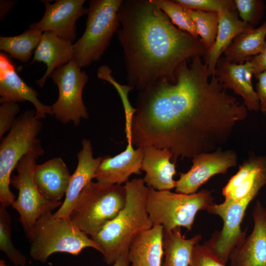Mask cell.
Instances as JSON below:
<instances>
[{"instance_id": "obj_22", "label": "cell", "mask_w": 266, "mask_h": 266, "mask_svg": "<svg viewBox=\"0 0 266 266\" xmlns=\"http://www.w3.org/2000/svg\"><path fill=\"white\" fill-rule=\"evenodd\" d=\"M219 23L215 42L204 57L209 75H214L217 63L232 40L240 33L250 30L253 27L239 19L237 11L223 9L218 12Z\"/></svg>"}, {"instance_id": "obj_9", "label": "cell", "mask_w": 266, "mask_h": 266, "mask_svg": "<svg viewBox=\"0 0 266 266\" xmlns=\"http://www.w3.org/2000/svg\"><path fill=\"white\" fill-rule=\"evenodd\" d=\"M38 157L33 153L25 155L16 166L17 174L11 178V184L18 193L12 206L19 215V221L28 238L37 219L60 207L63 203L48 200L39 192L33 177Z\"/></svg>"}, {"instance_id": "obj_5", "label": "cell", "mask_w": 266, "mask_h": 266, "mask_svg": "<svg viewBox=\"0 0 266 266\" xmlns=\"http://www.w3.org/2000/svg\"><path fill=\"white\" fill-rule=\"evenodd\" d=\"M28 239L30 256L43 263L55 253L77 256L88 247L102 252L100 246L74 226L69 218L55 217L52 212L37 219Z\"/></svg>"}, {"instance_id": "obj_30", "label": "cell", "mask_w": 266, "mask_h": 266, "mask_svg": "<svg viewBox=\"0 0 266 266\" xmlns=\"http://www.w3.org/2000/svg\"><path fill=\"white\" fill-rule=\"evenodd\" d=\"M236 10L244 22L254 27L262 18L264 2L261 0H234Z\"/></svg>"}, {"instance_id": "obj_20", "label": "cell", "mask_w": 266, "mask_h": 266, "mask_svg": "<svg viewBox=\"0 0 266 266\" xmlns=\"http://www.w3.org/2000/svg\"><path fill=\"white\" fill-rule=\"evenodd\" d=\"M73 55L72 42L59 37L51 32H44L34 51L32 63L42 62L47 66V69L44 75L35 83L42 88L52 72L73 60Z\"/></svg>"}, {"instance_id": "obj_6", "label": "cell", "mask_w": 266, "mask_h": 266, "mask_svg": "<svg viewBox=\"0 0 266 266\" xmlns=\"http://www.w3.org/2000/svg\"><path fill=\"white\" fill-rule=\"evenodd\" d=\"M126 198L124 185L91 181L80 193L69 218L92 238L124 208Z\"/></svg>"}, {"instance_id": "obj_13", "label": "cell", "mask_w": 266, "mask_h": 266, "mask_svg": "<svg viewBox=\"0 0 266 266\" xmlns=\"http://www.w3.org/2000/svg\"><path fill=\"white\" fill-rule=\"evenodd\" d=\"M252 216L253 229L233 251L230 266H266V212L259 200Z\"/></svg>"}, {"instance_id": "obj_35", "label": "cell", "mask_w": 266, "mask_h": 266, "mask_svg": "<svg viewBox=\"0 0 266 266\" xmlns=\"http://www.w3.org/2000/svg\"><path fill=\"white\" fill-rule=\"evenodd\" d=\"M249 61L255 77L259 74L266 71V47L261 53L251 58Z\"/></svg>"}, {"instance_id": "obj_18", "label": "cell", "mask_w": 266, "mask_h": 266, "mask_svg": "<svg viewBox=\"0 0 266 266\" xmlns=\"http://www.w3.org/2000/svg\"><path fill=\"white\" fill-rule=\"evenodd\" d=\"M142 157V148L134 149L132 143L128 142L126 149L120 154L103 157L94 178L105 185L126 183L132 174L141 173Z\"/></svg>"}, {"instance_id": "obj_37", "label": "cell", "mask_w": 266, "mask_h": 266, "mask_svg": "<svg viewBox=\"0 0 266 266\" xmlns=\"http://www.w3.org/2000/svg\"><path fill=\"white\" fill-rule=\"evenodd\" d=\"M129 265L128 252H127L118 258L112 266H129Z\"/></svg>"}, {"instance_id": "obj_16", "label": "cell", "mask_w": 266, "mask_h": 266, "mask_svg": "<svg viewBox=\"0 0 266 266\" xmlns=\"http://www.w3.org/2000/svg\"><path fill=\"white\" fill-rule=\"evenodd\" d=\"M82 148L77 154L76 168L71 176L65 199L55 217L69 218L76 200L82 190L95 178L96 171L103 157L94 158L93 149L90 140L84 138Z\"/></svg>"}, {"instance_id": "obj_3", "label": "cell", "mask_w": 266, "mask_h": 266, "mask_svg": "<svg viewBox=\"0 0 266 266\" xmlns=\"http://www.w3.org/2000/svg\"><path fill=\"white\" fill-rule=\"evenodd\" d=\"M124 186L127 198L124 208L91 238L101 247L103 260L108 265L129 251L135 237L153 226L146 208L148 187L143 179H133Z\"/></svg>"}, {"instance_id": "obj_8", "label": "cell", "mask_w": 266, "mask_h": 266, "mask_svg": "<svg viewBox=\"0 0 266 266\" xmlns=\"http://www.w3.org/2000/svg\"><path fill=\"white\" fill-rule=\"evenodd\" d=\"M123 1H89L85 31L73 44V60L80 68L101 59L120 26L118 11Z\"/></svg>"}, {"instance_id": "obj_23", "label": "cell", "mask_w": 266, "mask_h": 266, "mask_svg": "<svg viewBox=\"0 0 266 266\" xmlns=\"http://www.w3.org/2000/svg\"><path fill=\"white\" fill-rule=\"evenodd\" d=\"M163 227H153L135 237L128 251L129 266H162Z\"/></svg>"}, {"instance_id": "obj_38", "label": "cell", "mask_w": 266, "mask_h": 266, "mask_svg": "<svg viewBox=\"0 0 266 266\" xmlns=\"http://www.w3.org/2000/svg\"><path fill=\"white\" fill-rule=\"evenodd\" d=\"M0 266H10L6 265L5 264V261L1 259L0 260Z\"/></svg>"}, {"instance_id": "obj_36", "label": "cell", "mask_w": 266, "mask_h": 266, "mask_svg": "<svg viewBox=\"0 0 266 266\" xmlns=\"http://www.w3.org/2000/svg\"><path fill=\"white\" fill-rule=\"evenodd\" d=\"M14 1L0 0V19L9 12L15 3Z\"/></svg>"}, {"instance_id": "obj_31", "label": "cell", "mask_w": 266, "mask_h": 266, "mask_svg": "<svg viewBox=\"0 0 266 266\" xmlns=\"http://www.w3.org/2000/svg\"><path fill=\"white\" fill-rule=\"evenodd\" d=\"M184 7L203 12H216L227 9L237 11L234 0H173Z\"/></svg>"}, {"instance_id": "obj_33", "label": "cell", "mask_w": 266, "mask_h": 266, "mask_svg": "<svg viewBox=\"0 0 266 266\" xmlns=\"http://www.w3.org/2000/svg\"><path fill=\"white\" fill-rule=\"evenodd\" d=\"M0 106V138L9 131L16 119V115L20 112V106L17 103L6 102L1 103Z\"/></svg>"}, {"instance_id": "obj_25", "label": "cell", "mask_w": 266, "mask_h": 266, "mask_svg": "<svg viewBox=\"0 0 266 266\" xmlns=\"http://www.w3.org/2000/svg\"><path fill=\"white\" fill-rule=\"evenodd\" d=\"M201 238L198 234L187 239L182 234L181 228L170 231L163 230L164 261L162 266H189L193 248Z\"/></svg>"}, {"instance_id": "obj_2", "label": "cell", "mask_w": 266, "mask_h": 266, "mask_svg": "<svg viewBox=\"0 0 266 266\" xmlns=\"http://www.w3.org/2000/svg\"><path fill=\"white\" fill-rule=\"evenodd\" d=\"M118 16L127 82L138 91L164 78L174 82L181 63L206 54L200 39L174 26L152 0H123Z\"/></svg>"}, {"instance_id": "obj_19", "label": "cell", "mask_w": 266, "mask_h": 266, "mask_svg": "<svg viewBox=\"0 0 266 266\" xmlns=\"http://www.w3.org/2000/svg\"><path fill=\"white\" fill-rule=\"evenodd\" d=\"M71 176L60 157L36 164L33 172L34 181L41 195L46 200L55 202L60 201L66 195Z\"/></svg>"}, {"instance_id": "obj_32", "label": "cell", "mask_w": 266, "mask_h": 266, "mask_svg": "<svg viewBox=\"0 0 266 266\" xmlns=\"http://www.w3.org/2000/svg\"><path fill=\"white\" fill-rule=\"evenodd\" d=\"M226 263L205 243L196 244L189 266H226Z\"/></svg>"}, {"instance_id": "obj_12", "label": "cell", "mask_w": 266, "mask_h": 266, "mask_svg": "<svg viewBox=\"0 0 266 266\" xmlns=\"http://www.w3.org/2000/svg\"><path fill=\"white\" fill-rule=\"evenodd\" d=\"M45 11L41 20L29 26V28L49 31L59 37L73 42L76 38L77 20L85 14V0H57L51 4L42 0Z\"/></svg>"}, {"instance_id": "obj_4", "label": "cell", "mask_w": 266, "mask_h": 266, "mask_svg": "<svg viewBox=\"0 0 266 266\" xmlns=\"http://www.w3.org/2000/svg\"><path fill=\"white\" fill-rule=\"evenodd\" d=\"M42 128V122L35 117V110H27L17 117L7 135L0 139V205L6 207L15 200V196L9 187L11 174L21 159L29 153L39 157L44 154L37 137Z\"/></svg>"}, {"instance_id": "obj_15", "label": "cell", "mask_w": 266, "mask_h": 266, "mask_svg": "<svg viewBox=\"0 0 266 266\" xmlns=\"http://www.w3.org/2000/svg\"><path fill=\"white\" fill-rule=\"evenodd\" d=\"M214 75L225 89L233 90L242 98L243 104L248 111L260 110L259 101L252 85L254 74L249 60L237 64L221 57L217 63Z\"/></svg>"}, {"instance_id": "obj_21", "label": "cell", "mask_w": 266, "mask_h": 266, "mask_svg": "<svg viewBox=\"0 0 266 266\" xmlns=\"http://www.w3.org/2000/svg\"><path fill=\"white\" fill-rule=\"evenodd\" d=\"M248 167L243 179L228 195L224 197L223 202L210 205L207 211L217 214L232 203L250 195L257 196L259 191L266 185V155H251L247 158Z\"/></svg>"}, {"instance_id": "obj_39", "label": "cell", "mask_w": 266, "mask_h": 266, "mask_svg": "<svg viewBox=\"0 0 266 266\" xmlns=\"http://www.w3.org/2000/svg\"><path fill=\"white\" fill-rule=\"evenodd\" d=\"M264 207H265V211H266V201L265 206H264Z\"/></svg>"}, {"instance_id": "obj_34", "label": "cell", "mask_w": 266, "mask_h": 266, "mask_svg": "<svg viewBox=\"0 0 266 266\" xmlns=\"http://www.w3.org/2000/svg\"><path fill=\"white\" fill-rule=\"evenodd\" d=\"M256 78L258 79L256 93L260 103V110L266 116V71L263 72Z\"/></svg>"}, {"instance_id": "obj_1", "label": "cell", "mask_w": 266, "mask_h": 266, "mask_svg": "<svg viewBox=\"0 0 266 266\" xmlns=\"http://www.w3.org/2000/svg\"><path fill=\"white\" fill-rule=\"evenodd\" d=\"M209 77L197 56L179 65L174 82L164 78L138 91L128 142L167 149L174 163L221 148L248 110L215 75Z\"/></svg>"}, {"instance_id": "obj_17", "label": "cell", "mask_w": 266, "mask_h": 266, "mask_svg": "<svg viewBox=\"0 0 266 266\" xmlns=\"http://www.w3.org/2000/svg\"><path fill=\"white\" fill-rule=\"evenodd\" d=\"M142 148L143 157L141 170L145 172L143 178L147 186L157 191H170L175 188V165L171 162L172 154L166 148L160 149L153 145Z\"/></svg>"}, {"instance_id": "obj_7", "label": "cell", "mask_w": 266, "mask_h": 266, "mask_svg": "<svg viewBox=\"0 0 266 266\" xmlns=\"http://www.w3.org/2000/svg\"><path fill=\"white\" fill-rule=\"evenodd\" d=\"M214 199L208 190L186 194L148 187L146 208L153 225H161L166 231L181 227L190 231L197 213L207 210Z\"/></svg>"}, {"instance_id": "obj_26", "label": "cell", "mask_w": 266, "mask_h": 266, "mask_svg": "<svg viewBox=\"0 0 266 266\" xmlns=\"http://www.w3.org/2000/svg\"><path fill=\"white\" fill-rule=\"evenodd\" d=\"M42 31L37 29H27L20 35L14 36H0V49L21 62H27L38 45Z\"/></svg>"}, {"instance_id": "obj_27", "label": "cell", "mask_w": 266, "mask_h": 266, "mask_svg": "<svg viewBox=\"0 0 266 266\" xmlns=\"http://www.w3.org/2000/svg\"><path fill=\"white\" fill-rule=\"evenodd\" d=\"M188 11L196 26L198 35L201 37L200 40L204 47L207 54L213 46L217 34L218 12H203L189 9Z\"/></svg>"}, {"instance_id": "obj_29", "label": "cell", "mask_w": 266, "mask_h": 266, "mask_svg": "<svg viewBox=\"0 0 266 266\" xmlns=\"http://www.w3.org/2000/svg\"><path fill=\"white\" fill-rule=\"evenodd\" d=\"M0 250L16 266H25L27 258L17 249L11 238V219L6 207L0 204Z\"/></svg>"}, {"instance_id": "obj_14", "label": "cell", "mask_w": 266, "mask_h": 266, "mask_svg": "<svg viewBox=\"0 0 266 266\" xmlns=\"http://www.w3.org/2000/svg\"><path fill=\"white\" fill-rule=\"evenodd\" d=\"M38 93L29 86L17 74L15 67L8 57L0 54V103L30 101L35 108V117L40 120L48 114L53 116L51 106L41 103Z\"/></svg>"}, {"instance_id": "obj_10", "label": "cell", "mask_w": 266, "mask_h": 266, "mask_svg": "<svg viewBox=\"0 0 266 266\" xmlns=\"http://www.w3.org/2000/svg\"><path fill=\"white\" fill-rule=\"evenodd\" d=\"M50 77L57 86L59 97L52 104L53 116L64 124L80 125L82 119H88L89 114L82 100V92L88 81V76L74 60L57 68Z\"/></svg>"}, {"instance_id": "obj_24", "label": "cell", "mask_w": 266, "mask_h": 266, "mask_svg": "<svg viewBox=\"0 0 266 266\" xmlns=\"http://www.w3.org/2000/svg\"><path fill=\"white\" fill-rule=\"evenodd\" d=\"M266 21L259 27L253 28L236 36L224 52L230 62L242 64L261 53L266 47Z\"/></svg>"}, {"instance_id": "obj_11", "label": "cell", "mask_w": 266, "mask_h": 266, "mask_svg": "<svg viewBox=\"0 0 266 266\" xmlns=\"http://www.w3.org/2000/svg\"><path fill=\"white\" fill-rule=\"evenodd\" d=\"M192 166L186 172L181 173L176 181L175 192L190 194L198 190L212 176L225 174L237 164L236 152L232 149L219 148L211 152L201 153L192 158Z\"/></svg>"}, {"instance_id": "obj_28", "label": "cell", "mask_w": 266, "mask_h": 266, "mask_svg": "<svg viewBox=\"0 0 266 266\" xmlns=\"http://www.w3.org/2000/svg\"><path fill=\"white\" fill-rule=\"evenodd\" d=\"M168 17L173 25L186 32L195 38H198L196 26L191 18L188 9H187L174 0H152Z\"/></svg>"}]
</instances>
